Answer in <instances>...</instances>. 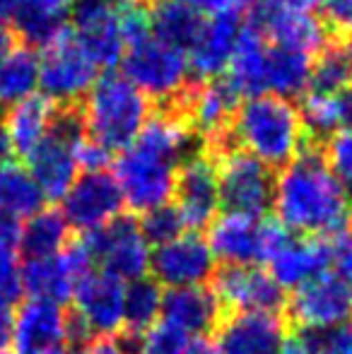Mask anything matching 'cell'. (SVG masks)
<instances>
[{"label": "cell", "mask_w": 352, "mask_h": 354, "mask_svg": "<svg viewBox=\"0 0 352 354\" xmlns=\"http://www.w3.org/2000/svg\"><path fill=\"white\" fill-rule=\"evenodd\" d=\"M188 342H191L188 335H183L181 330L167 326V323H160V326H152L140 337L138 354H183Z\"/></svg>", "instance_id": "f35d334b"}, {"label": "cell", "mask_w": 352, "mask_h": 354, "mask_svg": "<svg viewBox=\"0 0 352 354\" xmlns=\"http://www.w3.org/2000/svg\"><path fill=\"white\" fill-rule=\"evenodd\" d=\"M215 297L222 306L234 308L237 313H280L285 306V292L270 272L259 266L222 268L215 275Z\"/></svg>", "instance_id": "e0dca14e"}, {"label": "cell", "mask_w": 352, "mask_h": 354, "mask_svg": "<svg viewBox=\"0 0 352 354\" xmlns=\"http://www.w3.org/2000/svg\"><path fill=\"white\" fill-rule=\"evenodd\" d=\"M272 205L277 222L292 234L331 239L350 229L352 198L331 174L319 149H302L275 181Z\"/></svg>", "instance_id": "6da1fadb"}, {"label": "cell", "mask_w": 352, "mask_h": 354, "mask_svg": "<svg viewBox=\"0 0 352 354\" xmlns=\"http://www.w3.org/2000/svg\"><path fill=\"white\" fill-rule=\"evenodd\" d=\"M80 243L92 266H99V272H106L118 282L142 280L150 270V243L131 214H118L104 227L82 234Z\"/></svg>", "instance_id": "8992f818"}, {"label": "cell", "mask_w": 352, "mask_h": 354, "mask_svg": "<svg viewBox=\"0 0 352 354\" xmlns=\"http://www.w3.org/2000/svg\"><path fill=\"white\" fill-rule=\"evenodd\" d=\"M345 99H348V128H352V92L345 94Z\"/></svg>", "instance_id": "9f6ffc18"}, {"label": "cell", "mask_w": 352, "mask_h": 354, "mask_svg": "<svg viewBox=\"0 0 352 354\" xmlns=\"http://www.w3.org/2000/svg\"><path fill=\"white\" fill-rule=\"evenodd\" d=\"M352 84V58L345 46H326L311 63V92L345 94Z\"/></svg>", "instance_id": "d590c367"}, {"label": "cell", "mask_w": 352, "mask_h": 354, "mask_svg": "<svg viewBox=\"0 0 352 354\" xmlns=\"http://www.w3.org/2000/svg\"><path fill=\"white\" fill-rule=\"evenodd\" d=\"M176 207L191 229L210 227L220 207L217 167L205 154H191L176 171Z\"/></svg>", "instance_id": "ac0fdd59"}, {"label": "cell", "mask_w": 352, "mask_h": 354, "mask_svg": "<svg viewBox=\"0 0 352 354\" xmlns=\"http://www.w3.org/2000/svg\"><path fill=\"white\" fill-rule=\"evenodd\" d=\"M162 311V292L155 280H136L126 287L123 294V333L142 337Z\"/></svg>", "instance_id": "e575fe53"}, {"label": "cell", "mask_w": 352, "mask_h": 354, "mask_svg": "<svg viewBox=\"0 0 352 354\" xmlns=\"http://www.w3.org/2000/svg\"><path fill=\"white\" fill-rule=\"evenodd\" d=\"M331 174L340 181V186L352 198V128H340L338 133L328 138L324 154Z\"/></svg>", "instance_id": "74e56055"}, {"label": "cell", "mask_w": 352, "mask_h": 354, "mask_svg": "<svg viewBox=\"0 0 352 354\" xmlns=\"http://www.w3.org/2000/svg\"><path fill=\"white\" fill-rule=\"evenodd\" d=\"M203 15L176 0H157L150 8V29L157 39L188 51L203 27Z\"/></svg>", "instance_id": "d6a6232c"}, {"label": "cell", "mask_w": 352, "mask_h": 354, "mask_svg": "<svg viewBox=\"0 0 352 354\" xmlns=\"http://www.w3.org/2000/svg\"><path fill=\"white\" fill-rule=\"evenodd\" d=\"M0 354H10V352L8 350H0Z\"/></svg>", "instance_id": "91938a15"}, {"label": "cell", "mask_w": 352, "mask_h": 354, "mask_svg": "<svg viewBox=\"0 0 352 354\" xmlns=\"http://www.w3.org/2000/svg\"><path fill=\"white\" fill-rule=\"evenodd\" d=\"M123 77L152 99H178L188 84V56L186 51L145 34L138 41L128 44L121 58Z\"/></svg>", "instance_id": "277c9868"}, {"label": "cell", "mask_w": 352, "mask_h": 354, "mask_svg": "<svg viewBox=\"0 0 352 354\" xmlns=\"http://www.w3.org/2000/svg\"><path fill=\"white\" fill-rule=\"evenodd\" d=\"M176 3L201 15H237L241 17L244 12H251L256 0H176Z\"/></svg>", "instance_id": "b9f144b4"}, {"label": "cell", "mask_w": 352, "mask_h": 354, "mask_svg": "<svg viewBox=\"0 0 352 354\" xmlns=\"http://www.w3.org/2000/svg\"><path fill=\"white\" fill-rule=\"evenodd\" d=\"M230 140L266 167H285L302 152L304 128L292 102L272 94L251 97L237 109Z\"/></svg>", "instance_id": "7a4b0ae2"}, {"label": "cell", "mask_w": 352, "mask_h": 354, "mask_svg": "<svg viewBox=\"0 0 352 354\" xmlns=\"http://www.w3.org/2000/svg\"><path fill=\"white\" fill-rule=\"evenodd\" d=\"M207 246L215 261L227 268L256 266L261 263V222L241 214H222L210 224Z\"/></svg>", "instance_id": "d4e9b609"}, {"label": "cell", "mask_w": 352, "mask_h": 354, "mask_svg": "<svg viewBox=\"0 0 352 354\" xmlns=\"http://www.w3.org/2000/svg\"><path fill=\"white\" fill-rule=\"evenodd\" d=\"M140 337H133L128 333L121 335H97L80 350V354H138Z\"/></svg>", "instance_id": "60d3db41"}, {"label": "cell", "mask_w": 352, "mask_h": 354, "mask_svg": "<svg viewBox=\"0 0 352 354\" xmlns=\"http://www.w3.org/2000/svg\"><path fill=\"white\" fill-rule=\"evenodd\" d=\"M321 352L324 354H352V318L343 326L321 335Z\"/></svg>", "instance_id": "7dc6e473"}, {"label": "cell", "mask_w": 352, "mask_h": 354, "mask_svg": "<svg viewBox=\"0 0 352 354\" xmlns=\"http://www.w3.org/2000/svg\"><path fill=\"white\" fill-rule=\"evenodd\" d=\"M138 224H140V232L145 236V241L152 243V246H165V243L183 236V232H186L181 212H178L176 205H169V203L145 212Z\"/></svg>", "instance_id": "8d00e7d4"}, {"label": "cell", "mask_w": 352, "mask_h": 354, "mask_svg": "<svg viewBox=\"0 0 352 354\" xmlns=\"http://www.w3.org/2000/svg\"><path fill=\"white\" fill-rule=\"evenodd\" d=\"M150 116L147 97L121 73L102 75L87 92L80 113L85 136L109 152L131 147Z\"/></svg>", "instance_id": "3957f363"}, {"label": "cell", "mask_w": 352, "mask_h": 354, "mask_svg": "<svg viewBox=\"0 0 352 354\" xmlns=\"http://www.w3.org/2000/svg\"><path fill=\"white\" fill-rule=\"evenodd\" d=\"M326 24L338 34H352V0H324Z\"/></svg>", "instance_id": "f6af8a7d"}, {"label": "cell", "mask_w": 352, "mask_h": 354, "mask_svg": "<svg viewBox=\"0 0 352 354\" xmlns=\"http://www.w3.org/2000/svg\"><path fill=\"white\" fill-rule=\"evenodd\" d=\"M183 354H220V347L212 340H207V337H196V340L188 342Z\"/></svg>", "instance_id": "816d5d0a"}, {"label": "cell", "mask_w": 352, "mask_h": 354, "mask_svg": "<svg viewBox=\"0 0 352 354\" xmlns=\"http://www.w3.org/2000/svg\"><path fill=\"white\" fill-rule=\"evenodd\" d=\"M10 340H12V311L0 306V350H5Z\"/></svg>", "instance_id": "f907efd6"}, {"label": "cell", "mask_w": 352, "mask_h": 354, "mask_svg": "<svg viewBox=\"0 0 352 354\" xmlns=\"http://www.w3.org/2000/svg\"><path fill=\"white\" fill-rule=\"evenodd\" d=\"M15 48V37L5 24H0V63L8 58V53Z\"/></svg>", "instance_id": "f5cc1de1"}, {"label": "cell", "mask_w": 352, "mask_h": 354, "mask_svg": "<svg viewBox=\"0 0 352 354\" xmlns=\"http://www.w3.org/2000/svg\"><path fill=\"white\" fill-rule=\"evenodd\" d=\"M99 80L97 63L77 44L71 29H63L39 56V89L56 106H71L87 97L92 84Z\"/></svg>", "instance_id": "ba28073f"}, {"label": "cell", "mask_w": 352, "mask_h": 354, "mask_svg": "<svg viewBox=\"0 0 352 354\" xmlns=\"http://www.w3.org/2000/svg\"><path fill=\"white\" fill-rule=\"evenodd\" d=\"M321 335L324 333H314V330H297L292 335L285 337L280 352L277 354H324L321 352Z\"/></svg>", "instance_id": "bcb514c9"}, {"label": "cell", "mask_w": 352, "mask_h": 354, "mask_svg": "<svg viewBox=\"0 0 352 354\" xmlns=\"http://www.w3.org/2000/svg\"><path fill=\"white\" fill-rule=\"evenodd\" d=\"M348 53H350V58H352V44H350V46H348Z\"/></svg>", "instance_id": "680465c9"}, {"label": "cell", "mask_w": 352, "mask_h": 354, "mask_svg": "<svg viewBox=\"0 0 352 354\" xmlns=\"http://www.w3.org/2000/svg\"><path fill=\"white\" fill-rule=\"evenodd\" d=\"M44 354H75V352L66 350V347H56V350H48V352H44Z\"/></svg>", "instance_id": "6f0895ef"}, {"label": "cell", "mask_w": 352, "mask_h": 354, "mask_svg": "<svg viewBox=\"0 0 352 354\" xmlns=\"http://www.w3.org/2000/svg\"><path fill=\"white\" fill-rule=\"evenodd\" d=\"M111 154L106 147H102L99 142L89 140L85 136L82 142L77 145V167L82 169L85 174H92V171H104L106 164L111 162Z\"/></svg>", "instance_id": "ee69618b"}, {"label": "cell", "mask_w": 352, "mask_h": 354, "mask_svg": "<svg viewBox=\"0 0 352 354\" xmlns=\"http://www.w3.org/2000/svg\"><path fill=\"white\" fill-rule=\"evenodd\" d=\"M73 37L97 68H113L126 53L116 0H77L73 8Z\"/></svg>", "instance_id": "4fadbf2b"}, {"label": "cell", "mask_w": 352, "mask_h": 354, "mask_svg": "<svg viewBox=\"0 0 352 354\" xmlns=\"http://www.w3.org/2000/svg\"><path fill=\"white\" fill-rule=\"evenodd\" d=\"M92 270L94 266L87 251L80 241H75L58 256L29 258L22 266V287L32 299L61 306L63 301L73 299L75 284Z\"/></svg>", "instance_id": "7c38bea8"}, {"label": "cell", "mask_w": 352, "mask_h": 354, "mask_svg": "<svg viewBox=\"0 0 352 354\" xmlns=\"http://www.w3.org/2000/svg\"><path fill=\"white\" fill-rule=\"evenodd\" d=\"M251 27L259 29L263 39H270L272 46L287 48V51L314 56L326 48V24L316 15L309 12H290L270 5L268 0H256L251 8Z\"/></svg>", "instance_id": "9a60e30c"}, {"label": "cell", "mask_w": 352, "mask_h": 354, "mask_svg": "<svg viewBox=\"0 0 352 354\" xmlns=\"http://www.w3.org/2000/svg\"><path fill=\"white\" fill-rule=\"evenodd\" d=\"M178 164L155 152L147 145L133 142L113 164V178L121 188L123 203L138 212H150L172 201L176 188Z\"/></svg>", "instance_id": "5b68a950"}, {"label": "cell", "mask_w": 352, "mask_h": 354, "mask_svg": "<svg viewBox=\"0 0 352 354\" xmlns=\"http://www.w3.org/2000/svg\"><path fill=\"white\" fill-rule=\"evenodd\" d=\"M19 241H22V222L17 217L0 212V256H19Z\"/></svg>", "instance_id": "c3c4849f"}, {"label": "cell", "mask_w": 352, "mask_h": 354, "mask_svg": "<svg viewBox=\"0 0 352 354\" xmlns=\"http://www.w3.org/2000/svg\"><path fill=\"white\" fill-rule=\"evenodd\" d=\"M328 241H331V251H333V266L338 268L335 275L345 282V287L352 294V232L348 229L343 234H335Z\"/></svg>", "instance_id": "7bdbcfd3"}, {"label": "cell", "mask_w": 352, "mask_h": 354, "mask_svg": "<svg viewBox=\"0 0 352 354\" xmlns=\"http://www.w3.org/2000/svg\"><path fill=\"white\" fill-rule=\"evenodd\" d=\"M270 5L280 10H290V12H309L314 15V10H319L324 5V0H268Z\"/></svg>", "instance_id": "681fc988"}, {"label": "cell", "mask_w": 352, "mask_h": 354, "mask_svg": "<svg viewBox=\"0 0 352 354\" xmlns=\"http://www.w3.org/2000/svg\"><path fill=\"white\" fill-rule=\"evenodd\" d=\"M68 313L51 301L29 299L12 316V345L17 354H44L66 345Z\"/></svg>", "instance_id": "44dd1931"}, {"label": "cell", "mask_w": 352, "mask_h": 354, "mask_svg": "<svg viewBox=\"0 0 352 354\" xmlns=\"http://www.w3.org/2000/svg\"><path fill=\"white\" fill-rule=\"evenodd\" d=\"M162 323L183 335L205 337L222 323V304L210 287H181L162 294Z\"/></svg>", "instance_id": "7402d4cb"}, {"label": "cell", "mask_w": 352, "mask_h": 354, "mask_svg": "<svg viewBox=\"0 0 352 354\" xmlns=\"http://www.w3.org/2000/svg\"><path fill=\"white\" fill-rule=\"evenodd\" d=\"M290 318L302 330L328 333L352 318V294L335 272L302 284L290 301Z\"/></svg>", "instance_id": "8fae6325"}, {"label": "cell", "mask_w": 352, "mask_h": 354, "mask_svg": "<svg viewBox=\"0 0 352 354\" xmlns=\"http://www.w3.org/2000/svg\"><path fill=\"white\" fill-rule=\"evenodd\" d=\"M85 138V126L77 111L66 109L56 116L51 133L27 157L29 174L41 188L44 198L63 201L77 178V145Z\"/></svg>", "instance_id": "52a82bcc"}, {"label": "cell", "mask_w": 352, "mask_h": 354, "mask_svg": "<svg viewBox=\"0 0 352 354\" xmlns=\"http://www.w3.org/2000/svg\"><path fill=\"white\" fill-rule=\"evenodd\" d=\"M17 10H19V0H0V24L15 19Z\"/></svg>", "instance_id": "db71d44e"}, {"label": "cell", "mask_w": 352, "mask_h": 354, "mask_svg": "<svg viewBox=\"0 0 352 354\" xmlns=\"http://www.w3.org/2000/svg\"><path fill=\"white\" fill-rule=\"evenodd\" d=\"M331 263H333V251L328 239L292 236L268 261V266H270V277L282 289H299L302 284L328 272Z\"/></svg>", "instance_id": "cb8c5ba5"}, {"label": "cell", "mask_w": 352, "mask_h": 354, "mask_svg": "<svg viewBox=\"0 0 352 354\" xmlns=\"http://www.w3.org/2000/svg\"><path fill=\"white\" fill-rule=\"evenodd\" d=\"M10 154H12V147H10L8 131H5V123H3V118H0V164L10 162Z\"/></svg>", "instance_id": "11a10c76"}, {"label": "cell", "mask_w": 352, "mask_h": 354, "mask_svg": "<svg viewBox=\"0 0 352 354\" xmlns=\"http://www.w3.org/2000/svg\"><path fill=\"white\" fill-rule=\"evenodd\" d=\"M123 196L113 174L92 171L75 178L63 196V210L68 227L87 234L116 219L123 210Z\"/></svg>", "instance_id": "5bb4252c"}, {"label": "cell", "mask_w": 352, "mask_h": 354, "mask_svg": "<svg viewBox=\"0 0 352 354\" xmlns=\"http://www.w3.org/2000/svg\"><path fill=\"white\" fill-rule=\"evenodd\" d=\"M77 0H19L15 24L24 41L46 46L66 29V17Z\"/></svg>", "instance_id": "83f0119b"}, {"label": "cell", "mask_w": 352, "mask_h": 354, "mask_svg": "<svg viewBox=\"0 0 352 354\" xmlns=\"http://www.w3.org/2000/svg\"><path fill=\"white\" fill-rule=\"evenodd\" d=\"M123 282L106 272L92 270L75 284L73 301L75 316L87 326L92 335H113L123 330Z\"/></svg>", "instance_id": "d6986e66"}, {"label": "cell", "mask_w": 352, "mask_h": 354, "mask_svg": "<svg viewBox=\"0 0 352 354\" xmlns=\"http://www.w3.org/2000/svg\"><path fill=\"white\" fill-rule=\"evenodd\" d=\"M217 186H220V205L230 214L261 219L272 205L275 178L270 167L239 147L220 154Z\"/></svg>", "instance_id": "9c48e42d"}, {"label": "cell", "mask_w": 352, "mask_h": 354, "mask_svg": "<svg viewBox=\"0 0 352 354\" xmlns=\"http://www.w3.org/2000/svg\"><path fill=\"white\" fill-rule=\"evenodd\" d=\"M68 227L66 217L56 207H41L27 217V224H22V241L19 251L29 258H48L58 256L68 246Z\"/></svg>", "instance_id": "f546056e"}, {"label": "cell", "mask_w": 352, "mask_h": 354, "mask_svg": "<svg viewBox=\"0 0 352 354\" xmlns=\"http://www.w3.org/2000/svg\"><path fill=\"white\" fill-rule=\"evenodd\" d=\"M311 87V58L287 48L268 46L266 58V94L295 99Z\"/></svg>", "instance_id": "f1b7e54d"}, {"label": "cell", "mask_w": 352, "mask_h": 354, "mask_svg": "<svg viewBox=\"0 0 352 354\" xmlns=\"http://www.w3.org/2000/svg\"><path fill=\"white\" fill-rule=\"evenodd\" d=\"M44 193L27 167L17 162L0 164V212L10 217H32L44 207Z\"/></svg>", "instance_id": "1f68e13d"}, {"label": "cell", "mask_w": 352, "mask_h": 354, "mask_svg": "<svg viewBox=\"0 0 352 354\" xmlns=\"http://www.w3.org/2000/svg\"><path fill=\"white\" fill-rule=\"evenodd\" d=\"M266 58L268 41L251 24L241 27L234 56L227 68V82L239 97H261L266 94Z\"/></svg>", "instance_id": "4316f807"}, {"label": "cell", "mask_w": 352, "mask_h": 354, "mask_svg": "<svg viewBox=\"0 0 352 354\" xmlns=\"http://www.w3.org/2000/svg\"><path fill=\"white\" fill-rule=\"evenodd\" d=\"M56 116V106L46 97H39V94L8 109V116H5L3 123L5 131H8V140L12 152L29 157L44 142V138L51 133Z\"/></svg>", "instance_id": "484cf974"}, {"label": "cell", "mask_w": 352, "mask_h": 354, "mask_svg": "<svg viewBox=\"0 0 352 354\" xmlns=\"http://www.w3.org/2000/svg\"><path fill=\"white\" fill-rule=\"evenodd\" d=\"M181 113L193 133L203 136L217 154L230 149V126L239 109V94L227 80H207L205 84L188 89L176 99Z\"/></svg>", "instance_id": "30bf717a"}, {"label": "cell", "mask_w": 352, "mask_h": 354, "mask_svg": "<svg viewBox=\"0 0 352 354\" xmlns=\"http://www.w3.org/2000/svg\"><path fill=\"white\" fill-rule=\"evenodd\" d=\"M345 94H306L302 99V106L297 109L304 133H309L311 138H331L340 128H348V99H345Z\"/></svg>", "instance_id": "836d02e7"}, {"label": "cell", "mask_w": 352, "mask_h": 354, "mask_svg": "<svg viewBox=\"0 0 352 354\" xmlns=\"http://www.w3.org/2000/svg\"><path fill=\"white\" fill-rule=\"evenodd\" d=\"M241 22L237 15H207L193 44L188 46V68L196 77L215 80L227 73L239 41Z\"/></svg>", "instance_id": "ffe728a7"}, {"label": "cell", "mask_w": 352, "mask_h": 354, "mask_svg": "<svg viewBox=\"0 0 352 354\" xmlns=\"http://www.w3.org/2000/svg\"><path fill=\"white\" fill-rule=\"evenodd\" d=\"M39 89V53L29 46H17L0 63V109L34 97Z\"/></svg>", "instance_id": "4dcf8cb0"}, {"label": "cell", "mask_w": 352, "mask_h": 354, "mask_svg": "<svg viewBox=\"0 0 352 354\" xmlns=\"http://www.w3.org/2000/svg\"><path fill=\"white\" fill-rule=\"evenodd\" d=\"M24 294L22 287V266L17 256H0V306L12 311L15 304H19Z\"/></svg>", "instance_id": "ab89813d"}, {"label": "cell", "mask_w": 352, "mask_h": 354, "mask_svg": "<svg viewBox=\"0 0 352 354\" xmlns=\"http://www.w3.org/2000/svg\"><path fill=\"white\" fill-rule=\"evenodd\" d=\"M150 270L157 284H167L169 289L201 287L215 275V256L205 239L198 234H183L155 248Z\"/></svg>", "instance_id": "2e32d148"}, {"label": "cell", "mask_w": 352, "mask_h": 354, "mask_svg": "<svg viewBox=\"0 0 352 354\" xmlns=\"http://www.w3.org/2000/svg\"><path fill=\"white\" fill-rule=\"evenodd\" d=\"M280 313H234L220 326V347L225 354H277L285 342Z\"/></svg>", "instance_id": "603a6c76"}]
</instances>
